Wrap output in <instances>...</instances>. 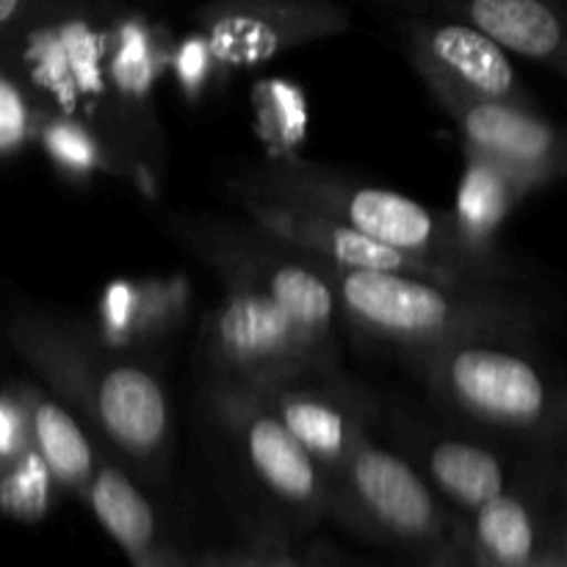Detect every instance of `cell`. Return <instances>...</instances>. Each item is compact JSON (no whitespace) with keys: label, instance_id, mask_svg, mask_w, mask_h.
<instances>
[{"label":"cell","instance_id":"f546056e","mask_svg":"<svg viewBox=\"0 0 567 567\" xmlns=\"http://www.w3.org/2000/svg\"><path fill=\"white\" fill-rule=\"evenodd\" d=\"M133 567H197V563H194L192 557H183V554H177L175 548L161 543L147 559H142V563H136Z\"/></svg>","mask_w":567,"mask_h":567},{"label":"cell","instance_id":"7c38bea8","mask_svg":"<svg viewBox=\"0 0 567 567\" xmlns=\"http://www.w3.org/2000/svg\"><path fill=\"white\" fill-rule=\"evenodd\" d=\"M216 70L266 64L302 44L349 31V11L336 0H208L194 11Z\"/></svg>","mask_w":567,"mask_h":567},{"label":"cell","instance_id":"44dd1931","mask_svg":"<svg viewBox=\"0 0 567 567\" xmlns=\"http://www.w3.org/2000/svg\"><path fill=\"white\" fill-rule=\"evenodd\" d=\"M426 476L452 504L465 513H476L493 496L507 491V468L498 454L480 443L443 437L424 452Z\"/></svg>","mask_w":567,"mask_h":567},{"label":"cell","instance_id":"603a6c76","mask_svg":"<svg viewBox=\"0 0 567 567\" xmlns=\"http://www.w3.org/2000/svg\"><path fill=\"white\" fill-rule=\"evenodd\" d=\"M33 144L59 175L89 183L97 175H127V166L86 122L39 109Z\"/></svg>","mask_w":567,"mask_h":567},{"label":"cell","instance_id":"7a4b0ae2","mask_svg":"<svg viewBox=\"0 0 567 567\" xmlns=\"http://www.w3.org/2000/svg\"><path fill=\"white\" fill-rule=\"evenodd\" d=\"M321 269L343 319L404 358L465 341L524 343L543 321L537 302L496 282H446L324 264Z\"/></svg>","mask_w":567,"mask_h":567},{"label":"cell","instance_id":"277c9868","mask_svg":"<svg viewBox=\"0 0 567 567\" xmlns=\"http://www.w3.org/2000/svg\"><path fill=\"white\" fill-rule=\"evenodd\" d=\"M116 3L120 0H39L31 14L0 39V66L25 86L39 109L86 122L125 161L103 72L105 33Z\"/></svg>","mask_w":567,"mask_h":567},{"label":"cell","instance_id":"5bb4252c","mask_svg":"<svg viewBox=\"0 0 567 567\" xmlns=\"http://www.w3.org/2000/svg\"><path fill=\"white\" fill-rule=\"evenodd\" d=\"M299 446L336 480L352 449L369 435V404L336 377H297L255 388Z\"/></svg>","mask_w":567,"mask_h":567},{"label":"cell","instance_id":"2e32d148","mask_svg":"<svg viewBox=\"0 0 567 567\" xmlns=\"http://www.w3.org/2000/svg\"><path fill=\"white\" fill-rule=\"evenodd\" d=\"M396 28L408 61H424L468 92L526 103L509 53L476 28L443 17L408 14H399Z\"/></svg>","mask_w":567,"mask_h":567},{"label":"cell","instance_id":"d4e9b609","mask_svg":"<svg viewBox=\"0 0 567 567\" xmlns=\"http://www.w3.org/2000/svg\"><path fill=\"white\" fill-rule=\"evenodd\" d=\"M39 105L14 75L0 66V158L22 153L37 136Z\"/></svg>","mask_w":567,"mask_h":567},{"label":"cell","instance_id":"4fadbf2b","mask_svg":"<svg viewBox=\"0 0 567 567\" xmlns=\"http://www.w3.org/2000/svg\"><path fill=\"white\" fill-rule=\"evenodd\" d=\"M233 199L244 208L258 230L269 233L277 241L299 249L316 264L338 266V269H365V271H396V275L430 277V280L463 282L457 271L441 264L419 258V255L399 252L385 247L341 221L330 219L316 210L299 208V205L282 203V199L264 197V194L247 192V188H230Z\"/></svg>","mask_w":567,"mask_h":567},{"label":"cell","instance_id":"ffe728a7","mask_svg":"<svg viewBox=\"0 0 567 567\" xmlns=\"http://www.w3.org/2000/svg\"><path fill=\"white\" fill-rule=\"evenodd\" d=\"M83 502L89 504L97 524L109 532L111 540L131 559V565L147 559L161 546L153 504L116 465L97 463Z\"/></svg>","mask_w":567,"mask_h":567},{"label":"cell","instance_id":"8992f818","mask_svg":"<svg viewBox=\"0 0 567 567\" xmlns=\"http://www.w3.org/2000/svg\"><path fill=\"white\" fill-rule=\"evenodd\" d=\"M175 236L221 277V286H238L269 299L310 341L338 354V299L321 264L299 249L277 241L258 227H241L208 216L172 219Z\"/></svg>","mask_w":567,"mask_h":567},{"label":"cell","instance_id":"8fae6325","mask_svg":"<svg viewBox=\"0 0 567 567\" xmlns=\"http://www.w3.org/2000/svg\"><path fill=\"white\" fill-rule=\"evenodd\" d=\"M172 37L142 11L116 3L105 33L103 72L127 166L142 175L164 161V133L155 114V86L169 70Z\"/></svg>","mask_w":567,"mask_h":567},{"label":"cell","instance_id":"6da1fadb","mask_svg":"<svg viewBox=\"0 0 567 567\" xmlns=\"http://www.w3.org/2000/svg\"><path fill=\"white\" fill-rule=\"evenodd\" d=\"M14 352L31 365L72 415H83L144 476L164 465L169 402L158 377L111 349L94 332L53 316H17Z\"/></svg>","mask_w":567,"mask_h":567},{"label":"cell","instance_id":"4316f807","mask_svg":"<svg viewBox=\"0 0 567 567\" xmlns=\"http://www.w3.org/2000/svg\"><path fill=\"white\" fill-rule=\"evenodd\" d=\"M25 449H31L25 421H22V410L9 388L0 393V471L14 463Z\"/></svg>","mask_w":567,"mask_h":567},{"label":"cell","instance_id":"9a60e30c","mask_svg":"<svg viewBox=\"0 0 567 567\" xmlns=\"http://www.w3.org/2000/svg\"><path fill=\"white\" fill-rule=\"evenodd\" d=\"M396 14L443 17L476 28L507 53L565 75L567 33L563 0H374Z\"/></svg>","mask_w":567,"mask_h":567},{"label":"cell","instance_id":"3957f363","mask_svg":"<svg viewBox=\"0 0 567 567\" xmlns=\"http://www.w3.org/2000/svg\"><path fill=\"white\" fill-rule=\"evenodd\" d=\"M230 188H247L324 214L385 247L446 266L465 280L502 282L513 275V266L502 252L476 247L449 210H435L419 199L360 183L321 164L299 158L271 161L233 177Z\"/></svg>","mask_w":567,"mask_h":567},{"label":"cell","instance_id":"5b68a950","mask_svg":"<svg viewBox=\"0 0 567 567\" xmlns=\"http://www.w3.org/2000/svg\"><path fill=\"white\" fill-rule=\"evenodd\" d=\"M446 408L509 435H551L563 424V391L520 341H465L408 358Z\"/></svg>","mask_w":567,"mask_h":567},{"label":"cell","instance_id":"484cf974","mask_svg":"<svg viewBox=\"0 0 567 567\" xmlns=\"http://www.w3.org/2000/svg\"><path fill=\"white\" fill-rule=\"evenodd\" d=\"M169 70L172 75H175L177 89L183 92V97H186L188 103H197L216 75V64L214 59H210V50L208 44H205L203 33L194 31L188 33V37H183L177 44H172Z\"/></svg>","mask_w":567,"mask_h":567},{"label":"cell","instance_id":"9c48e42d","mask_svg":"<svg viewBox=\"0 0 567 567\" xmlns=\"http://www.w3.org/2000/svg\"><path fill=\"white\" fill-rule=\"evenodd\" d=\"M410 64L426 83L432 97L460 127L465 150L507 166L535 192L563 175L567 161L563 131L551 120L537 114L529 103L468 92L426 66L424 61H410Z\"/></svg>","mask_w":567,"mask_h":567},{"label":"cell","instance_id":"ba28073f","mask_svg":"<svg viewBox=\"0 0 567 567\" xmlns=\"http://www.w3.org/2000/svg\"><path fill=\"white\" fill-rule=\"evenodd\" d=\"M330 515L371 537L424 551L449 540V518L430 482L369 435L352 449L332 480Z\"/></svg>","mask_w":567,"mask_h":567},{"label":"cell","instance_id":"ac0fdd59","mask_svg":"<svg viewBox=\"0 0 567 567\" xmlns=\"http://www.w3.org/2000/svg\"><path fill=\"white\" fill-rule=\"evenodd\" d=\"M11 393L22 410L28 443L48 465L55 485L83 498L100 460L75 415L59 399L33 385H14Z\"/></svg>","mask_w":567,"mask_h":567},{"label":"cell","instance_id":"30bf717a","mask_svg":"<svg viewBox=\"0 0 567 567\" xmlns=\"http://www.w3.org/2000/svg\"><path fill=\"white\" fill-rule=\"evenodd\" d=\"M214 413L227 426L244 463L275 502L302 520H321L332 509V482L286 430L255 388L210 385Z\"/></svg>","mask_w":567,"mask_h":567},{"label":"cell","instance_id":"4dcf8cb0","mask_svg":"<svg viewBox=\"0 0 567 567\" xmlns=\"http://www.w3.org/2000/svg\"><path fill=\"white\" fill-rule=\"evenodd\" d=\"M529 567H567L563 546L557 543V546H551V548H543V551L537 554L535 563H532Z\"/></svg>","mask_w":567,"mask_h":567},{"label":"cell","instance_id":"e0dca14e","mask_svg":"<svg viewBox=\"0 0 567 567\" xmlns=\"http://www.w3.org/2000/svg\"><path fill=\"white\" fill-rule=\"evenodd\" d=\"M188 291L181 280H116L100 297L97 336L116 352L147 349L181 327Z\"/></svg>","mask_w":567,"mask_h":567},{"label":"cell","instance_id":"83f0119b","mask_svg":"<svg viewBox=\"0 0 567 567\" xmlns=\"http://www.w3.org/2000/svg\"><path fill=\"white\" fill-rule=\"evenodd\" d=\"M37 3L39 0H0V39L9 37Z\"/></svg>","mask_w":567,"mask_h":567},{"label":"cell","instance_id":"7402d4cb","mask_svg":"<svg viewBox=\"0 0 567 567\" xmlns=\"http://www.w3.org/2000/svg\"><path fill=\"white\" fill-rule=\"evenodd\" d=\"M465 158H468V169H465L463 186H460V203L457 210H454V219L476 247L498 249V225L535 188L520 181L507 166L496 164L485 155L465 150Z\"/></svg>","mask_w":567,"mask_h":567},{"label":"cell","instance_id":"d6986e66","mask_svg":"<svg viewBox=\"0 0 567 567\" xmlns=\"http://www.w3.org/2000/svg\"><path fill=\"white\" fill-rule=\"evenodd\" d=\"M460 548L474 567H529L543 551L532 504L518 493H498L471 513Z\"/></svg>","mask_w":567,"mask_h":567},{"label":"cell","instance_id":"cb8c5ba5","mask_svg":"<svg viewBox=\"0 0 567 567\" xmlns=\"http://www.w3.org/2000/svg\"><path fill=\"white\" fill-rule=\"evenodd\" d=\"M59 485L33 449H25L0 471V515L20 524H39L50 513Z\"/></svg>","mask_w":567,"mask_h":567},{"label":"cell","instance_id":"f1b7e54d","mask_svg":"<svg viewBox=\"0 0 567 567\" xmlns=\"http://www.w3.org/2000/svg\"><path fill=\"white\" fill-rule=\"evenodd\" d=\"M430 567H471L457 540H446L430 551Z\"/></svg>","mask_w":567,"mask_h":567},{"label":"cell","instance_id":"52a82bcc","mask_svg":"<svg viewBox=\"0 0 567 567\" xmlns=\"http://www.w3.org/2000/svg\"><path fill=\"white\" fill-rule=\"evenodd\" d=\"M194 363L208 388L338 377V354L310 341L269 299L238 286H225L219 302L205 313Z\"/></svg>","mask_w":567,"mask_h":567}]
</instances>
